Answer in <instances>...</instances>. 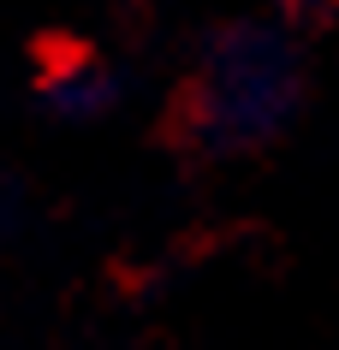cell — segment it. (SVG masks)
<instances>
[{
	"label": "cell",
	"mask_w": 339,
	"mask_h": 350,
	"mask_svg": "<svg viewBox=\"0 0 339 350\" xmlns=\"http://www.w3.org/2000/svg\"><path fill=\"white\" fill-rule=\"evenodd\" d=\"M303 95H310V72H303L298 42L280 24H221L203 42L197 77L185 90V113H179L185 143L214 161L262 154L292 131Z\"/></svg>",
	"instance_id": "1"
},
{
	"label": "cell",
	"mask_w": 339,
	"mask_h": 350,
	"mask_svg": "<svg viewBox=\"0 0 339 350\" xmlns=\"http://www.w3.org/2000/svg\"><path fill=\"white\" fill-rule=\"evenodd\" d=\"M42 107L54 113V119H72V125H95V119H108L113 107H119V95H125V83H119V72H113L108 59L95 54H72L60 59V66H48V77H42Z\"/></svg>",
	"instance_id": "2"
},
{
	"label": "cell",
	"mask_w": 339,
	"mask_h": 350,
	"mask_svg": "<svg viewBox=\"0 0 339 350\" xmlns=\"http://www.w3.org/2000/svg\"><path fill=\"white\" fill-rule=\"evenodd\" d=\"M268 6H274V12H286V18H321L334 0H268Z\"/></svg>",
	"instance_id": "3"
}]
</instances>
